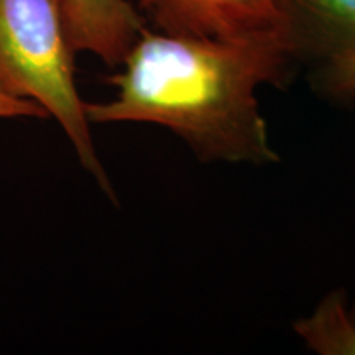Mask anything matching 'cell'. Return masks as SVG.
<instances>
[{
	"mask_svg": "<svg viewBox=\"0 0 355 355\" xmlns=\"http://www.w3.org/2000/svg\"><path fill=\"white\" fill-rule=\"evenodd\" d=\"M64 0H0V89L38 104L63 128L79 163L114 198L74 79Z\"/></svg>",
	"mask_w": 355,
	"mask_h": 355,
	"instance_id": "2",
	"label": "cell"
},
{
	"mask_svg": "<svg viewBox=\"0 0 355 355\" xmlns=\"http://www.w3.org/2000/svg\"><path fill=\"white\" fill-rule=\"evenodd\" d=\"M350 311H352V318H354V321H355V304L352 306V308H350Z\"/></svg>",
	"mask_w": 355,
	"mask_h": 355,
	"instance_id": "9",
	"label": "cell"
},
{
	"mask_svg": "<svg viewBox=\"0 0 355 355\" xmlns=\"http://www.w3.org/2000/svg\"><path fill=\"white\" fill-rule=\"evenodd\" d=\"M293 50L329 58L355 50V0H278Z\"/></svg>",
	"mask_w": 355,
	"mask_h": 355,
	"instance_id": "5",
	"label": "cell"
},
{
	"mask_svg": "<svg viewBox=\"0 0 355 355\" xmlns=\"http://www.w3.org/2000/svg\"><path fill=\"white\" fill-rule=\"evenodd\" d=\"M66 32L74 53H91L117 68L145 30L128 0H64Z\"/></svg>",
	"mask_w": 355,
	"mask_h": 355,
	"instance_id": "4",
	"label": "cell"
},
{
	"mask_svg": "<svg viewBox=\"0 0 355 355\" xmlns=\"http://www.w3.org/2000/svg\"><path fill=\"white\" fill-rule=\"evenodd\" d=\"M140 6L158 32L216 40L290 38L278 0H140Z\"/></svg>",
	"mask_w": 355,
	"mask_h": 355,
	"instance_id": "3",
	"label": "cell"
},
{
	"mask_svg": "<svg viewBox=\"0 0 355 355\" xmlns=\"http://www.w3.org/2000/svg\"><path fill=\"white\" fill-rule=\"evenodd\" d=\"M17 117H32V119H46L44 110L32 101L17 99L6 94L0 89V119H17Z\"/></svg>",
	"mask_w": 355,
	"mask_h": 355,
	"instance_id": "8",
	"label": "cell"
},
{
	"mask_svg": "<svg viewBox=\"0 0 355 355\" xmlns=\"http://www.w3.org/2000/svg\"><path fill=\"white\" fill-rule=\"evenodd\" d=\"M319 92L336 102L355 101V50L324 61L316 78Z\"/></svg>",
	"mask_w": 355,
	"mask_h": 355,
	"instance_id": "7",
	"label": "cell"
},
{
	"mask_svg": "<svg viewBox=\"0 0 355 355\" xmlns=\"http://www.w3.org/2000/svg\"><path fill=\"white\" fill-rule=\"evenodd\" d=\"M304 345L321 355H355V321L347 293H327L309 316L293 322Z\"/></svg>",
	"mask_w": 355,
	"mask_h": 355,
	"instance_id": "6",
	"label": "cell"
},
{
	"mask_svg": "<svg viewBox=\"0 0 355 355\" xmlns=\"http://www.w3.org/2000/svg\"><path fill=\"white\" fill-rule=\"evenodd\" d=\"M290 38L216 40L144 30L109 78L115 96L86 102L89 123H153L183 140L199 162L273 165L257 92L283 84Z\"/></svg>",
	"mask_w": 355,
	"mask_h": 355,
	"instance_id": "1",
	"label": "cell"
}]
</instances>
